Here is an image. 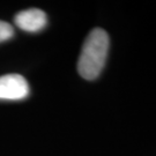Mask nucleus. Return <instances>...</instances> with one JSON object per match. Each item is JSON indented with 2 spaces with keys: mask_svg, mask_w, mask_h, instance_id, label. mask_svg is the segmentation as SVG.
I'll use <instances>...</instances> for the list:
<instances>
[{
  "mask_svg": "<svg viewBox=\"0 0 156 156\" xmlns=\"http://www.w3.org/2000/svg\"><path fill=\"white\" fill-rule=\"evenodd\" d=\"M110 39L105 30L96 28L91 30L84 41L79 57V74L86 80H95L105 65Z\"/></svg>",
  "mask_w": 156,
  "mask_h": 156,
  "instance_id": "f257e3e1",
  "label": "nucleus"
},
{
  "mask_svg": "<svg viewBox=\"0 0 156 156\" xmlns=\"http://www.w3.org/2000/svg\"><path fill=\"white\" fill-rule=\"evenodd\" d=\"M29 95V84L20 74L0 76V100L20 101Z\"/></svg>",
  "mask_w": 156,
  "mask_h": 156,
  "instance_id": "f03ea898",
  "label": "nucleus"
},
{
  "mask_svg": "<svg viewBox=\"0 0 156 156\" xmlns=\"http://www.w3.org/2000/svg\"><path fill=\"white\" fill-rule=\"evenodd\" d=\"M14 21L20 29L28 33H38L43 30L48 22L46 14L38 8H30L17 13Z\"/></svg>",
  "mask_w": 156,
  "mask_h": 156,
  "instance_id": "7ed1b4c3",
  "label": "nucleus"
},
{
  "mask_svg": "<svg viewBox=\"0 0 156 156\" xmlns=\"http://www.w3.org/2000/svg\"><path fill=\"white\" fill-rule=\"evenodd\" d=\"M13 35H14V29L11 24L5 21H0V43L12 38Z\"/></svg>",
  "mask_w": 156,
  "mask_h": 156,
  "instance_id": "20e7f679",
  "label": "nucleus"
}]
</instances>
